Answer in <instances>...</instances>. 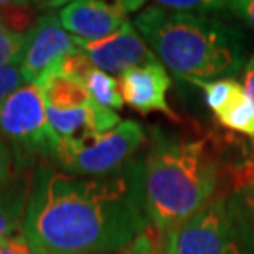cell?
Segmentation results:
<instances>
[{
	"mask_svg": "<svg viewBox=\"0 0 254 254\" xmlns=\"http://www.w3.org/2000/svg\"><path fill=\"white\" fill-rule=\"evenodd\" d=\"M30 180L22 235L33 254H118L150 228L139 157L99 177L38 165Z\"/></svg>",
	"mask_w": 254,
	"mask_h": 254,
	"instance_id": "obj_1",
	"label": "cell"
},
{
	"mask_svg": "<svg viewBox=\"0 0 254 254\" xmlns=\"http://www.w3.org/2000/svg\"><path fill=\"white\" fill-rule=\"evenodd\" d=\"M159 62L179 78L223 79L245 68V45L236 28L211 15L147 7L134 20Z\"/></svg>",
	"mask_w": 254,
	"mask_h": 254,
	"instance_id": "obj_2",
	"label": "cell"
},
{
	"mask_svg": "<svg viewBox=\"0 0 254 254\" xmlns=\"http://www.w3.org/2000/svg\"><path fill=\"white\" fill-rule=\"evenodd\" d=\"M144 172L145 211L157 233L180 226L215 198L218 164L205 140L154 129Z\"/></svg>",
	"mask_w": 254,
	"mask_h": 254,
	"instance_id": "obj_3",
	"label": "cell"
},
{
	"mask_svg": "<svg viewBox=\"0 0 254 254\" xmlns=\"http://www.w3.org/2000/svg\"><path fill=\"white\" fill-rule=\"evenodd\" d=\"M0 135L7 140L15 169H25L37 157L53 162L60 140L48 123L47 106L37 84H25L0 106Z\"/></svg>",
	"mask_w": 254,
	"mask_h": 254,
	"instance_id": "obj_4",
	"label": "cell"
},
{
	"mask_svg": "<svg viewBox=\"0 0 254 254\" xmlns=\"http://www.w3.org/2000/svg\"><path fill=\"white\" fill-rule=\"evenodd\" d=\"M144 142L142 124L127 119L108 134L86 142H60L53 162L62 172L71 175H108L134 159Z\"/></svg>",
	"mask_w": 254,
	"mask_h": 254,
	"instance_id": "obj_5",
	"label": "cell"
},
{
	"mask_svg": "<svg viewBox=\"0 0 254 254\" xmlns=\"http://www.w3.org/2000/svg\"><path fill=\"white\" fill-rule=\"evenodd\" d=\"M175 251L177 254H238L235 228L225 198H213L177 226Z\"/></svg>",
	"mask_w": 254,
	"mask_h": 254,
	"instance_id": "obj_6",
	"label": "cell"
},
{
	"mask_svg": "<svg viewBox=\"0 0 254 254\" xmlns=\"http://www.w3.org/2000/svg\"><path fill=\"white\" fill-rule=\"evenodd\" d=\"M144 2H104V0H76L60 10L62 27L71 37L86 42L108 38L129 23L127 15Z\"/></svg>",
	"mask_w": 254,
	"mask_h": 254,
	"instance_id": "obj_7",
	"label": "cell"
},
{
	"mask_svg": "<svg viewBox=\"0 0 254 254\" xmlns=\"http://www.w3.org/2000/svg\"><path fill=\"white\" fill-rule=\"evenodd\" d=\"M76 47L81 50L96 68L104 73H126L137 66L159 62L155 53L147 47L134 25L126 23L108 38L86 42L74 37Z\"/></svg>",
	"mask_w": 254,
	"mask_h": 254,
	"instance_id": "obj_8",
	"label": "cell"
},
{
	"mask_svg": "<svg viewBox=\"0 0 254 254\" xmlns=\"http://www.w3.org/2000/svg\"><path fill=\"white\" fill-rule=\"evenodd\" d=\"M78 50L74 37L66 32L60 23L58 15H40L35 28L28 35V45L25 57L20 63V71L27 84H35L38 78L55 64H58L66 55Z\"/></svg>",
	"mask_w": 254,
	"mask_h": 254,
	"instance_id": "obj_9",
	"label": "cell"
},
{
	"mask_svg": "<svg viewBox=\"0 0 254 254\" xmlns=\"http://www.w3.org/2000/svg\"><path fill=\"white\" fill-rule=\"evenodd\" d=\"M118 81L123 101L137 113H160L172 121H180L167 101L172 79L160 62L132 68L121 74Z\"/></svg>",
	"mask_w": 254,
	"mask_h": 254,
	"instance_id": "obj_10",
	"label": "cell"
},
{
	"mask_svg": "<svg viewBox=\"0 0 254 254\" xmlns=\"http://www.w3.org/2000/svg\"><path fill=\"white\" fill-rule=\"evenodd\" d=\"M30 182L25 177H15L12 184L0 189V243L15 233H22L27 203L30 195Z\"/></svg>",
	"mask_w": 254,
	"mask_h": 254,
	"instance_id": "obj_11",
	"label": "cell"
},
{
	"mask_svg": "<svg viewBox=\"0 0 254 254\" xmlns=\"http://www.w3.org/2000/svg\"><path fill=\"white\" fill-rule=\"evenodd\" d=\"M215 116L221 126L254 139V106L246 96L245 89H241L235 99Z\"/></svg>",
	"mask_w": 254,
	"mask_h": 254,
	"instance_id": "obj_12",
	"label": "cell"
},
{
	"mask_svg": "<svg viewBox=\"0 0 254 254\" xmlns=\"http://www.w3.org/2000/svg\"><path fill=\"white\" fill-rule=\"evenodd\" d=\"M83 86L88 89L94 103L111 111H118L124 106L123 96H121L119 81L111 74L104 73L98 68L91 69L89 74L83 81Z\"/></svg>",
	"mask_w": 254,
	"mask_h": 254,
	"instance_id": "obj_13",
	"label": "cell"
},
{
	"mask_svg": "<svg viewBox=\"0 0 254 254\" xmlns=\"http://www.w3.org/2000/svg\"><path fill=\"white\" fill-rule=\"evenodd\" d=\"M189 83L198 86L205 94V103L213 113L218 114L235 99V96L243 89V84L233 78L203 81V79H189Z\"/></svg>",
	"mask_w": 254,
	"mask_h": 254,
	"instance_id": "obj_14",
	"label": "cell"
},
{
	"mask_svg": "<svg viewBox=\"0 0 254 254\" xmlns=\"http://www.w3.org/2000/svg\"><path fill=\"white\" fill-rule=\"evenodd\" d=\"M40 7L27 2H3L0 7V23L12 33L28 35L38 22Z\"/></svg>",
	"mask_w": 254,
	"mask_h": 254,
	"instance_id": "obj_15",
	"label": "cell"
},
{
	"mask_svg": "<svg viewBox=\"0 0 254 254\" xmlns=\"http://www.w3.org/2000/svg\"><path fill=\"white\" fill-rule=\"evenodd\" d=\"M28 35L12 33L0 23V66L22 63L28 45Z\"/></svg>",
	"mask_w": 254,
	"mask_h": 254,
	"instance_id": "obj_16",
	"label": "cell"
},
{
	"mask_svg": "<svg viewBox=\"0 0 254 254\" xmlns=\"http://www.w3.org/2000/svg\"><path fill=\"white\" fill-rule=\"evenodd\" d=\"M228 2H213V0H162L155 2L162 8L172 10V12L182 13H198V15H210L215 12H226Z\"/></svg>",
	"mask_w": 254,
	"mask_h": 254,
	"instance_id": "obj_17",
	"label": "cell"
},
{
	"mask_svg": "<svg viewBox=\"0 0 254 254\" xmlns=\"http://www.w3.org/2000/svg\"><path fill=\"white\" fill-rule=\"evenodd\" d=\"M25 84L27 83L20 71V64L0 66V106Z\"/></svg>",
	"mask_w": 254,
	"mask_h": 254,
	"instance_id": "obj_18",
	"label": "cell"
},
{
	"mask_svg": "<svg viewBox=\"0 0 254 254\" xmlns=\"http://www.w3.org/2000/svg\"><path fill=\"white\" fill-rule=\"evenodd\" d=\"M15 159L12 149L7 144V140L0 135V189L7 187L15 180Z\"/></svg>",
	"mask_w": 254,
	"mask_h": 254,
	"instance_id": "obj_19",
	"label": "cell"
},
{
	"mask_svg": "<svg viewBox=\"0 0 254 254\" xmlns=\"http://www.w3.org/2000/svg\"><path fill=\"white\" fill-rule=\"evenodd\" d=\"M118 254H157V231L150 226L144 235H140Z\"/></svg>",
	"mask_w": 254,
	"mask_h": 254,
	"instance_id": "obj_20",
	"label": "cell"
},
{
	"mask_svg": "<svg viewBox=\"0 0 254 254\" xmlns=\"http://www.w3.org/2000/svg\"><path fill=\"white\" fill-rule=\"evenodd\" d=\"M226 12L235 13L254 30V0H236L226 3Z\"/></svg>",
	"mask_w": 254,
	"mask_h": 254,
	"instance_id": "obj_21",
	"label": "cell"
},
{
	"mask_svg": "<svg viewBox=\"0 0 254 254\" xmlns=\"http://www.w3.org/2000/svg\"><path fill=\"white\" fill-rule=\"evenodd\" d=\"M0 254H33V251L25 236L18 233L0 243Z\"/></svg>",
	"mask_w": 254,
	"mask_h": 254,
	"instance_id": "obj_22",
	"label": "cell"
},
{
	"mask_svg": "<svg viewBox=\"0 0 254 254\" xmlns=\"http://www.w3.org/2000/svg\"><path fill=\"white\" fill-rule=\"evenodd\" d=\"M175 235H177V228L157 233V254H177Z\"/></svg>",
	"mask_w": 254,
	"mask_h": 254,
	"instance_id": "obj_23",
	"label": "cell"
},
{
	"mask_svg": "<svg viewBox=\"0 0 254 254\" xmlns=\"http://www.w3.org/2000/svg\"><path fill=\"white\" fill-rule=\"evenodd\" d=\"M243 89H245L246 96L254 106V55L250 58V62L245 64V71H243Z\"/></svg>",
	"mask_w": 254,
	"mask_h": 254,
	"instance_id": "obj_24",
	"label": "cell"
},
{
	"mask_svg": "<svg viewBox=\"0 0 254 254\" xmlns=\"http://www.w3.org/2000/svg\"><path fill=\"white\" fill-rule=\"evenodd\" d=\"M245 195H246V203L251 206V210L254 213V187H248Z\"/></svg>",
	"mask_w": 254,
	"mask_h": 254,
	"instance_id": "obj_25",
	"label": "cell"
},
{
	"mask_svg": "<svg viewBox=\"0 0 254 254\" xmlns=\"http://www.w3.org/2000/svg\"><path fill=\"white\" fill-rule=\"evenodd\" d=\"M2 5H3V0H0V7H2Z\"/></svg>",
	"mask_w": 254,
	"mask_h": 254,
	"instance_id": "obj_26",
	"label": "cell"
}]
</instances>
